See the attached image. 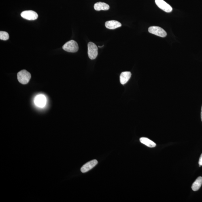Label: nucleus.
I'll list each match as a JSON object with an SVG mask.
<instances>
[{"label":"nucleus","mask_w":202,"mask_h":202,"mask_svg":"<svg viewBox=\"0 0 202 202\" xmlns=\"http://www.w3.org/2000/svg\"><path fill=\"white\" fill-rule=\"evenodd\" d=\"M88 54L89 57L91 60L96 59L98 55V48L93 42H89L88 44Z\"/></svg>","instance_id":"obj_3"},{"label":"nucleus","mask_w":202,"mask_h":202,"mask_svg":"<svg viewBox=\"0 0 202 202\" xmlns=\"http://www.w3.org/2000/svg\"><path fill=\"white\" fill-rule=\"evenodd\" d=\"M202 185V177L200 176L198 177L195 182L193 183L192 186V190L194 191H197L201 188Z\"/></svg>","instance_id":"obj_13"},{"label":"nucleus","mask_w":202,"mask_h":202,"mask_svg":"<svg viewBox=\"0 0 202 202\" xmlns=\"http://www.w3.org/2000/svg\"><path fill=\"white\" fill-rule=\"evenodd\" d=\"M148 31L153 34L162 37H165L167 35V33L163 29L158 26H151L149 28Z\"/></svg>","instance_id":"obj_4"},{"label":"nucleus","mask_w":202,"mask_h":202,"mask_svg":"<svg viewBox=\"0 0 202 202\" xmlns=\"http://www.w3.org/2000/svg\"><path fill=\"white\" fill-rule=\"evenodd\" d=\"M122 24L120 22L116 20H111L105 22V26L107 29H115L121 27Z\"/></svg>","instance_id":"obj_9"},{"label":"nucleus","mask_w":202,"mask_h":202,"mask_svg":"<svg viewBox=\"0 0 202 202\" xmlns=\"http://www.w3.org/2000/svg\"><path fill=\"white\" fill-rule=\"evenodd\" d=\"M98 161L97 160H94L89 162H87L81 167V171L83 173L87 172L94 168L97 165Z\"/></svg>","instance_id":"obj_8"},{"label":"nucleus","mask_w":202,"mask_h":202,"mask_svg":"<svg viewBox=\"0 0 202 202\" xmlns=\"http://www.w3.org/2000/svg\"><path fill=\"white\" fill-rule=\"evenodd\" d=\"M22 18L29 20H34L38 18V16L35 11L32 10L25 11L21 13Z\"/></svg>","instance_id":"obj_6"},{"label":"nucleus","mask_w":202,"mask_h":202,"mask_svg":"<svg viewBox=\"0 0 202 202\" xmlns=\"http://www.w3.org/2000/svg\"><path fill=\"white\" fill-rule=\"evenodd\" d=\"M157 6L166 12L169 13L173 10L172 7L163 0H155Z\"/></svg>","instance_id":"obj_7"},{"label":"nucleus","mask_w":202,"mask_h":202,"mask_svg":"<svg viewBox=\"0 0 202 202\" xmlns=\"http://www.w3.org/2000/svg\"><path fill=\"white\" fill-rule=\"evenodd\" d=\"M9 38V35L7 32L4 31L0 32V39L1 40L6 41Z\"/></svg>","instance_id":"obj_14"},{"label":"nucleus","mask_w":202,"mask_h":202,"mask_svg":"<svg viewBox=\"0 0 202 202\" xmlns=\"http://www.w3.org/2000/svg\"><path fill=\"white\" fill-rule=\"evenodd\" d=\"M17 76L19 82L22 84H27L31 77V73L26 70H22L20 71Z\"/></svg>","instance_id":"obj_1"},{"label":"nucleus","mask_w":202,"mask_h":202,"mask_svg":"<svg viewBox=\"0 0 202 202\" xmlns=\"http://www.w3.org/2000/svg\"><path fill=\"white\" fill-rule=\"evenodd\" d=\"M63 49L66 52H75L79 49L78 43L74 40H71L66 43L63 47Z\"/></svg>","instance_id":"obj_2"},{"label":"nucleus","mask_w":202,"mask_h":202,"mask_svg":"<svg viewBox=\"0 0 202 202\" xmlns=\"http://www.w3.org/2000/svg\"><path fill=\"white\" fill-rule=\"evenodd\" d=\"M131 74L130 71H124L121 73L120 76L121 84L124 85L126 84L131 78Z\"/></svg>","instance_id":"obj_10"},{"label":"nucleus","mask_w":202,"mask_h":202,"mask_svg":"<svg viewBox=\"0 0 202 202\" xmlns=\"http://www.w3.org/2000/svg\"><path fill=\"white\" fill-rule=\"evenodd\" d=\"M47 101L46 96L42 94L36 96L34 100L35 105L40 108H43L45 106Z\"/></svg>","instance_id":"obj_5"},{"label":"nucleus","mask_w":202,"mask_h":202,"mask_svg":"<svg viewBox=\"0 0 202 202\" xmlns=\"http://www.w3.org/2000/svg\"><path fill=\"white\" fill-rule=\"evenodd\" d=\"M199 165L202 166V154H201L200 157V158L199 161Z\"/></svg>","instance_id":"obj_15"},{"label":"nucleus","mask_w":202,"mask_h":202,"mask_svg":"<svg viewBox=\"0 0 202 202\" xmlns=\"http://www.w3.org/2000/svg\"><path fill=\"white\" fill-rule=\"evenodd\" d=\"M201 119L202 121V106L201 107Z\"/></svg>","instance_id":"obj_16"},{"label":"nucleus","mask_w":202,"mask_h":202,"mask_svg":"<svg viewBox=\"0 0 202 202\" xmlns=\"http://www.w3.org/2000/svg\"><path fill=\"white\" fill-rule=\"evenodd\" d=\"M140 142L142 143V144H144L146 146L150 147V148H154L156 146V144L155 143L150 140V139L146 137H141L140 139Z\"/></svg>","instance_id":"obj_12"},{"label":"nucleus","mask_w":202,"mask_h":202,"mask_svg":"<svg viewBox=\"0 0 202 202\" xmlns=\"http://www.w3.org/2000/svg\"><path fill=\"white\" fill-rule=\"evenodd\" d=\"M109 8L110 7L108 4L102 2L96 3L94 5V9L96 11L108 10Z\"/></svg>","instance_id":"obj_11"}]
</instances>
